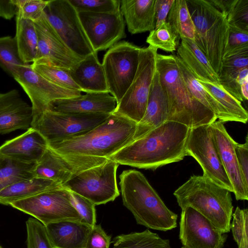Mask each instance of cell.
<instances>
[{"instance_id":"37","label":"cell","mask_w":248,"mask_h":248,"mask_svg":"<svg viewBox=\"0 0 248 248\" xmlns=\"http://www.w3.org/2000/svg\"><path fill=\"white\" fill-rule=\"evenodd\" d=\"M25 64L20 57L15 36L0 37V67L13 76L17 67Z\"/></svg>"},{"instance_id":"21","label":"cell","mask_w":248,"mask_h":248,"mask_svg":"<svg viewBox=\"0 0 248 248\" xmlns=\"http://www.w3.org/2000/svg\"><path fill=\"white\" fill-rule=\"evenodd\" d=\"M33 119L32 107L16 89L0 93V134L17 129H28Z\"/></svg>"},{"instance_id":"11","label":"cell","mask_w":248,"mask_h":248,"mask_svg":"<svg viewBox=\"0 0 248 248\" xmlns=\"http://www.w3.org/2000/svg\"><path fill=\"white\" fill-rule=\"evenodd\" d=\"M140 48L126 41L118 42L105 54L102 66L109 93L117 104L132 83L138 66Z\"/></svg>"},{"instance_id":"24","label":"cell","mask_w":248,"mask_h":248,"mask_svg":"<svg viewBox=\"0 0 248 248\" xmlns=\"http://www.w3.org/2000/svg\"><path fill=\"white\" fill-rule=\"evenodd\" d=\"M53 248H85L92 227L82 221L64 219L46 225Z\"/></svg>"},{"instance_id":"48","label":"cell","mask_w":248,"mask_h":248,"mask_svg":"<svg viewBox=\"0 0 248 248\" xmlns=\"http://www.w3.org/2000/svg\"><path fill=\"white\" fill-rule=\"evenodd\" d=\"M174 1V0H155V28H157L167 22L168 16Z\"/></svg>"},{"instance_id":"4","label":"cell","mask_w":248,"mask_h":248,"mask_svg":"<svg viewBox=\"0 0 248 248\" xmlns=\"http://www.w3.org/2000/svg\"><path fill=\"white\" fill-rule=\"evenodd\" d=\"M156 69L168 98L167 121L179 123L191 128L209 125L216 121V115L190 93L181 75L175 55L157 53Z\"/></svg>"},{"instance_id":"51","label":"cell","mask_w":248,"mask_h":248,"mask_svg":"<svg viewBox=\"0 0 248 248\" xmlns=\"http://www.w3.org/2000/svg\"><path fill=\"white\" fill-rule=\"evenodd\" d=\"M181 248H185V247H184L182 246Z\"/></svg>"},{"instance_id":"50","label":"cell","mask_w":248,"mask_h":248,"mask_svg":"<svg viewBox=\"0 0 248 248\" xmlns=\"http://www.w3.org/2000/svg\"><path fill=\"white\" fill-rule=\"evenodd\" d=\"M219 12L227 16L233 0H208Z\"/></svg>"},{"instance_id":"13","label":"cell","mask_w":248,"mask_h":248,"mask_svg":"<svg viewBox=\"0 0 248 248\" xmlns=\"http://www.w3.org/2000/svg\"><path fill=\"white\" fill-rule=\"evenodd\" d=\"M186 156L193 157L203 170V175L216 184L233 192L223 166L209 125L190 128L186 146Z\"/></svg>"},{"instance_id":"15","label":"cell","mask_w":248,"mask_h":248,"mask_svg":"<svg viewBox=\"0 0 248 248\" xmlns=\"http://www.w3.org/2000/svg\"><path fill=\"white\" fill-rule=\"evenodd\" d=\"M108 159L78 155L60 154L49 147L36 163L35 177L62 185L75 175L102 164Z\"/></svg>"},{"instance_id":"14","label":"cell","mask_w":248,"mask_h":248,"mask_svg":"<svg viewBox=\"0 0 248 248\" xmlns=\"http://www.w3.org/2000/svg\"><path fill=\"white\" fill-rule=\"evenodd\" d=\"M12 77L28 95L32 104L33 118L47 109L54 101L81 95L80 91L68 90L51 83L35 71L31 64L17 67Z\"/></svg>"},{"instance_id":"38","label":"cell","mask_w":248,"mask_h":248,"mask_svg":"<svg viewBox=\"0 0 248 248\" xmlns=\"http://www.w3.org/2000/svg\"><path fill=\"white\" fill-rule=\"evenodd\" d=\"M31 66L51 83L64 89L81 92L72 79L68 70L41 63H31Z\"/></svg>"},{"instance_id":"27","label":"cell","mask_w":248,"mask_h":248,"mask_svg":"<svg viewBox=\"0 0 248 248\" xmlns=\"http://www.w3.org/2000/svg\"><path fill=\"white\" fill-rule=\"evenodd\" d=\"M177 55L199 81L220 84L219 77L194 41L181 38Z\"/></svg>"},{"instance_id":"44","label":"cell","mask_w":248,"mask_h":248,"mask_svg":"<svg viewBox=\"0 0 248 248\" xmlns=\"http://www.w3.org/2000/svg\"><path fill=\"white\" fill-rule=\"evenodd\" d=\"M14 1L18 8L17 15L33 22L42 17L48 2V0H14Z\"/></svg>"},{"instance_id":"46","label":"cell","mask_w":248,"mask_h":248,"mask_svg":"<svg viewBox=\"0 0 248 248\" xmlns=\"http://www.w3.org/2000/svg\"><path fill=\"white\" fill-rule=\"evenodd\" d=\"M111 236L108 235L100 225L92 227L87 237L85 248H109Z\"/></svg>"},{"instance_id":"9","label":"cell","mask_w":248,"mask_h":248,"mask_svg":"<svg viewBox=\"0 0 248 248\" xmlns=\"http://www.w3.org/2000/svg\"><path fill=\"white\" fill-rule=\"evenodd\" d=\"M109 115L63 113L46 109L33 118L31 127L50 144L84 134L104 122Z\"/></svg>"},{"instance_id":"53","label":"cell","mask_w":248,"mask_h":248,"mask_svg":"<svg viewBox=\"0 0 248 248\" xmlns=\"http://www.w3.org/2000/svg\"></svg>"},{"instance_id":"10","label":"cell","mask_w":248,"mask_h":248,"mask_svg":"<svg viewBox=\"0 0 248 248\" xmlns=\"http://www.w3.org/2000/svg\"><path fill=\"white\" fill-rule=\"evenodd\" d=\"M9 205L31 216L44 226L64 219L84 222L71 202L69 190L63 186L14 202Z\"/></svg>"},{"instance_id":"42","label":"cell","mask_w":248,"mask_h":248,"mask_svg":"<svg viewBox=\"0 0 248 248\" xmlns=\"http://www.w3.org/2000/svg\"><path fill=\"white\" fill-rule=\"evenodd\" d=\"M78 12L110 13L120 10L119 0H69Z\"/></svg>"},{"instance_id":"7","label":"cell","mask_w":248,"mask_h":248,"mask_svg":"<svg viewBox=\"0 0 248 248\" xmlns=\"http://www.w3.org/2000/svg\"><path fill=\"white\" fill-rule=\"evenodd\" d=\"M157 49L151 46L140 48L139 64L134 78L117 104L114 113L137 124L142 119L148 102L152 80L156 71Z\"/></svg>"},{"instance_id":"22","label":"cell","mask_w":248,"mask_h":248,"mask_svg":"<svg viewBox=\"0 0 248 248\" xmlns=\"http://www.w3.org/2000/svg\"><path fill=\"white\" fill-rule=\"evenodd\" d=\"M48 147L45 138L31 127L0 146V154L28 163H37Z\"/></svg>"},{"instance_id":"31","label":"cell","mask_w":248,"mask_h":248,"mask_svg":"<svg viewBox=\"0 0 248 248\" xmlns=\"http://www.w3.org/2000/svg\"><path fill=\"white\" fill-rule=\"evenodd\" d=\"M20 57L25 64L35 61L38 48V37L34 23L16 16L15 35Z\"/></svg>"},{"instance_id":"34","label":"cell","mask_w":248,"mask_h":248,"mask_svg":"<svg viewBox=\"0 0 248 248\" xmlns=\"http://www.w3.org/2000/svg\"><path fill=\"white\" fill-rule=\"evenodd\" d=\"M167 22L173 28L180 39L194 40L195 28L186 0H174Z\"/></svg>"},{"instance_id":"25","label":"cell","mask_w":248,"mask_h":248,"mask_svg":"<svg viewBox=\"0 0 248 248\" xmlns=\"http://www.w3.org/2000/svg\"><path fill=\"white\" fill-rule=\"evenodd\" d=\"M97 54L93 53L68 70L81 92L109 93L104 70Z\"/></svg>"},{"instance_id":"29","label":"cell","mask_w":248,"mask_h":248,"mask_svg":"<svg viewBox=\"0 0 248 248\" xmlns=\"http://www.w3.org/2000/svg\"><path fill=\"white\" fill-rule=\"evenodd\" d=\"M53 181L34 177L11 185L0 191V204L6 205L41 192L62 187Z\"/></svg>"},{"instance_id":"45","label":"cell","mask_w":248,"mask_h":248,"mask_svg":"<svg viewBox=\"0 0 248 248\" xmlns=\"http://www.w3.org/2000/svg\"><path fill=\"white\" fill-rule=\"evenodd\" d=\"M69 191L71 202L81 216L84 222L93 227L96 222L95 205L86 198L72 191Z\"/></svg>"},{"instance_id":"26","label":"cell","mask_w":248,"mask_h":248,"mask_svg":"<svg viewBox=\"0 0 248 248\" xmlns=\"http://www.w3.org/2000/svg\"><path fill=\"white\" fill-rule=\"evenodd\" d=\"M155 0H122L120 10L132 34L151 31L155 27Z\"/></svg>"},{"instance_id":"49","label":"cell","mask_w":248,"mask_h":248,"mask_svg":"<svg viewBox=\"0 0 248 248\" xmlns=\"http://www.w3.org/2000/svg\"><path fill=\"white\" fill-rule=\"evenodd\" d=\"M18 8L14 0H0V17L10 20L16 16Z\"/></svg>"},{"instance_id":"32","label":"cell","mask_w":248,"mask_h":248,"mask_svg":"<svg viewBox=\"0 0 248 248\" xmlns=\"http://www.w3.org/2000/svg\"><path fill=\"white\" fill-rule=\"evenodd\" d=\"M36 163H28L0 154V191L15 183L35 177Z\"/></svg>"},{"instance_id":"33","label":"cell","mask_w":248,"mask_h":248,"mask_svg":"<svg viewBox=\"0 0 248 248\" xmlns=\"http://www.w3.org/2000/svg\"><path fill=\"white\" fill-rule=\"evenodd\" d=\"M112 243V248H171L169 239L162 238L149 229L117 235Z\"/></svg>"},{"instance_id":"8","label":"cell","mask_w":248,"mask_h":248,"mask_svg":"<svg viewBox=\"0 0 248 248\" xmlns=\"http://www.w3.org/2000/svg\"><path fill=\"white\" fill-rule=\"evenodd\" d=\"M119 164L108 159L75 175L62 186L90 201L95 205L112 202L120 195L116 172Z\"/></svg>"},{"instance_id":"47","label":"cell","mask_w":248,"mask_h":248,"mask_svg":"<svg viewBox=\"0 0 248 248\" xmlns=\"http://www.w3.org/2000/svg\"><path fill=\"white\" fill-rule=\"evenodd\" d=\"M248 138L243 144L235 142L234 150L241 175L245 186L248 187Z\"/></svg>"},{"instance_id":"39","label":"cell","mask_w":248,"mask_h":248,"mask_svg":"<svg viewBox=\"0 0 248 248\" xmlns=\"http://www.w3.org/2000/svg\"><path fill=\"white\" fill-rule=\"evenodd\" d=\"M26 226L27 248H53L42 223L30 217L26 222Z\"/></svg>"},{"instance_id":"35","label":"cell","mask_w":248,"mask_h":248,"mask_svg":"<svg viewBox=\"0 0 248 248\" xmlns=\"http://www.w3.org/2000/svg\"><path fill=\"white\" fill-rule=\"evenodd\" d=\"M225 108L233 121L246 124L248 118L247 111L241 102L237 100L222 87L213 83L199 81Z\"/></svg>"},{"instance_id":"12","label":"cell","mask_w":248,"mask_h":248,"mask_svg":"<svg viewBox=\"0 0 248 248\" xmlns=\"http://www.w3.org/2000/svg\"><path fill=\"white\" fill-rule=\"evenodd\" d=\"M44 14L68 48L83 59L94 52L77 11L69 0H49Z\"/></svg>"},{"instance_id":"43","label":"cell","mask_w":248,"mask_h":248,"mask_svg":"<svg viewBox=\"0 0 248 248\" xmlns=\"http://www.w3.org/2000/svg\"><path fill=\"white\" fill-rule=\"evenodd\" d=\"M226 17L229 26L248 31V0H233Z\"/></svg>"},{"instance_id":"20","label":"cell","mask_w":248,"mask_h":248,"mask_svg":"<svg viewBox=\"0 0 248 248\" xmlns=\"http://www.w3.org/2000/svg\"><path fill=\"white\" fill-rule=\"evenodd\" d=\"M117 106L115 98L109 93H87L79 96L51 102L47 109L63 113H103L111 114Z\"/></svg>"},{"instance_id":"6","label":"cell","mask_w":248,"mask_h":248,"mask_svg":"<svg viewBox=\"0 0 248 248\" xmlns=\"http://www.w3.org/2000/svg\"><path fill=\"white\" fill-rule=\"evenodd\" d=\"M195 28L194 42L218 75L229 34L226 16L208 0H186Z\"/></svg>"},{"instance_id":"23","label":"cell","mask_w":248,"mask_h":248,"mask_svg":"<svg viewBox=\"0 0 248 248\" xmlns=\"http://www.w3.org/2000/svg\"><path fill=\"white\" fill-rule=\"evenodd\" d=\"M168 100L156 69L144 116L137 124L135 140L139 139L168 121Z\"/></svg>"},{"instance_id":"41","label":"cell","mask_w":248,"mask_h":248,"mask_svg":"<svg viewBox=\"0 0 248 248\" xmlns=\"http://www.w3.org/2000/svg\"><path fill=\"white\" fill-rule=\"evenodd\" d=\"M248 51V31L229 26V34L222 59Z\"/></svg>"},{"instance_id":"2","label":"cell","mask_w":248,"mask_h":248,"mask_svg":"<svg viewBox=\"0 0 248 248\" xmlns=\"http://www.w3.org/2000/svg\"><path fill=\"white\" fill-rule=\"evenodd\" d=\"M137 124L113 113L87 133L48 144V147L61 154L108 158L135 140Z\"/></svg>"},{"instance_id":"28","label":"cell","mask_w":248,"mask_h":248,"mask_svg":"<svg viewBox=\"0 0 248 248\" xmlns=\"http://www.w3.org/2000/svg\"><path fill=\"white\" fill-rule=\"evenodd\" d=\"M175 56L182 78L192 95L202 104L211 110L219 121L222 123L233 121L225 108L195 78L182 61L176 55Z\"/></svg>"},{"instance_id":"36","label":"cell","mask_w":248,"mask_h":248,"mask_svg":"<svg viewBox=\"0 0 248 248\" xmlns=\"http://www.w3.org/2000/svg\"><path fill=\"white\" fill-rule=\"evenodd\" d=\"M180 38L167 22L150 32L146 42L155 48L173 52L176 51L180 44Z\"/></svg>"},{"instance_id":"1","label":"cell","mask_w":248,"mask_h":248,"mask_svg":"<svg viewBox=\"0 0 248 248\" xmlns=\"http://www.w3.org/2000/svg\"><path fill=\"white\" fill-rule=\"evenodd\" d=\"M190 128L179 123L167 121L108 159L119 164L153 170L180 161L186 156Z\"/></svg>"},{"instance_id":"52","label":"cell","mask_w":248,"mask_h":248,"mask_svg":"<svg viewBox=\"0 0 248 248\" xmlns=\"http://www.w3.org/2000/svg\"><path fill=\"white\" fill-rule=\"evenodd\" d=\"M0 248H2L0 246Z\"/></svg>"},{"instance_id":"19","label":"cell","mask_w":248,"mask_h":248,"mask_svg":"<svg viewBox=\"0 0 248 248\" xmlns=\"http://www.w3.org/2000/svg\"><path fill=\"white\" fill-rule=\"evenodd\" d=\"M209 128L223 166L237 200H248V187L243 181L234 150L236 141L227 132L223 123L216 121Z\"/></svg>"},{"instance_id":"3","label":"cell","mask_w":248,"mask_h":248,"mask_svg":"<svg viewBox=\"0 0 248 248\" xmlns=\"http://www.w3.org/2000/svg\"><path fill=\"white\" fill-rule=\"evenodd\" d=\"M119 178L123 205L137 224L164 232L177 227L178 215L167 207L141 172L124 170Z\"/></svg>"},{"instance_id":"18","label":"cell","mask_w":248,"mask_h":248,"mask_svg":"<svg viewBox=\"0 0 248 248\" xmlns=\"http://www.w3.org/2000/svg\"><path fill=\"white\" fill-rule=\"evenodd\" d=\"M34 23L38 37V48L35 60L32 63L45 64L69 70L82 60L66 46L44 13Z\"/></svg>"},{"instance_id":"16","label":"cell","mask_w":248,"mask_h":248,"mask_svg":"<svg viewBox=\"0 0 248 248\" xmlns=\"http://www.w3.org/2000/svg\"><path fill=\"white\" fill-rule=\"evenodd\" d=\"M86 36L94 52L110 48L125 38V21L119 10L110 13L78 12Z\"/></svg>"},{"instance_id":"30","label":"cell","mask_w":248,"mask_h":248,"mask_svg":"<svg viewBox=\"0 0 248 248\" xmlns=\"http://www.w3.org/2000/svg\"><path fill=\"white\" fill-rule=\"evenodd\" d=\"M246 67H248V51L223 59L218 74L220 85L241 102L244 99L236 79L240 71Z\"/></svg>"},{"instance_id":"17","label":"cell","mask_w":248,"mask_h":248,"mask_svg":"<svg viewBox=\"0 0 248 248\" xmlns=\"http://www.w3.org/2000/svg\"><path fill=\"white\" fill-rule=\"evenodd\" d=\"M179 239L186 248H223L227 235L193 208L182 210Z\"/></svg>"},{"instance_id":"5","label":"cell","mask_w":248,"mask_h":248,"mask_svg":"<svg viewBox=\"0 0 248 248\" xmlns=\"http://www.w3.org/2000/svg\"><path fill=\"white\" fill-rule=\"evenodd\" d=\"M231 192L203 175H193L173 195L182 210L193 208L226 233L231 230L233 213Z\"/></svg>"},{"instance_id":"40","label":"cell","mask_w":248,"mask_h":248,"mask_svg":"<svg viewBox=\"0 0 248 248\" xmlns=\"http://www.w3.org/2000/svg\"><path fill=\"white\" fill-rule=\"evenodd\" d=\"M232 218L231 229L238 248H248V209L237 207Z\"/></svg>"}]
</instances>
